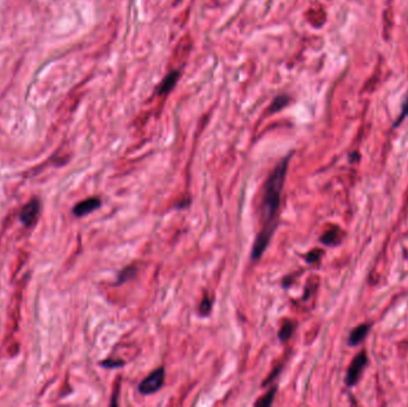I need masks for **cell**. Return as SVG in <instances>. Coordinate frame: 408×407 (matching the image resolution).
Listing matches in <instances>:
<instances>
[{
    "label": "cell",
    "instance_id": "6da1fadb",
    "mask_svg": "<svg viewBox=\"0 0 408 407\" xmlns=\"http://www.w3.org/2000/svg\"><path fill=\"white\" fill-rule=\"evenodd\" d=\"M289 159L290 155L278 163L264 184L263 199L260 203L261 230L254 241L252 253H251V258L253 260L259 259L263 256L277 227V213L280 206V195L284 186Z\"/></svg>",
    "mask_w": 408,
    "mask_h": 407
},
{
    "label": "cell",
    "instance_id": "7a4b0ae2",
    "mask_svg": "<svg viewBox=\"0 0 408 407\" xmlns=\"http://www.w3.org/2000/svg\"><path fill=\"white\" fill-rule=\"evenodd\" d=\"M368 364V355L364 350L360 351L359 353H357L354 356L353 360L350 363L348 371H346L345 376V385L348 387H353L358 384L360 380V375H362L363 370L367 367Z\"/></svg>",
    "mask_w": 408,
    "mask_h": 407
},
{
    "label": "cell",
    "instance_id": "3957f363",
    "mask_svg": "<svg viewBox=\"0 0 408 407\" xmlns=\"http://www.w3.org/2000/svg\"><path fill=\"white\" fill-rule=\"evenodd\" d=\"M164 381H165V369L163 367L155 369L154 371L150 372L147 377H145L141 382H140L139 392L142 395H150L153 393L158 392L161 387H163Z\"/></svg>",
    "mask_w": 408,
    "mask_h": 407
},
{
    "label": "cell",
    "instance_id": "277c9868",
    "mask_svg": "<svg viewBox=\"0 0 408 407\" xmlns=\"http://www.w3.org/2000/svg\"><path fill=\"white\" fill-rule=\"evenodd\" d=\"M39 213V201L37 198L31 199L28 204L23 208L20 213V221H22L26 227H30L35 223L37 215Z\"/></svg>",
    "mask_w": 408,
    "mask_h": 407
},
{
    "label": "cell",
    "instance_id": "5b68a950",
    "mask_svg": "<svg viewBox=\"0 0 408 407\" xmlns=\"http://www.w3.org/2000/svg\"><path fill=\"white\" fill-rule=\"evenodd\" d=\"M100 204H102V201L97 197L84 199V201L79 202V203L74 207L73 214L78 217L85 216V215H87V214H90V213L97 210L100 207Z\"/></svg>",
    "mask_w": 408,
    "mask_h": 407
},
{
    "label": "cell",
    "instance_id": "8992f818",
    "mask_svg": "<svg viewBox=\"0 0 408 407\" xmlns=\"http://www.w3.org/2000/svg\"><path fill=\"white\" fill-rule=\"evenodd\" d=\"M370 324H360L357 327H354L351 332H350L348 338V344L350 347H358L360 343L365 339L370 331Z\"/></svg>",
    "mask_w": 408,
    "mask_h": 407
},
{
    "label": "cell",
    "instance_id": "52a82bcc",
    "mask_svg": "<svg viewBox=\"0 0 408 407\" xmlns=\"http://www.w3.org/2000/svg\"><path fill=\"white\" fill-rule=\"evenodd\" d=\"M341 240H343V231L338 226L331 227L320 238V243L326 246H336L341 243Z\"/></svg>",
    "mask_w": 408,
    "mask_h": 407
},
{
    "label": "cell",
    "instance_id": "ba28073f",
    "mask_svg": "<svg viewBox=\"0 0 408 407\" xmlns=\"http://www.w3.org/2000/svg\"><path fill=\"white\" fill-rule=\"evenodd\" d=\"M180 73L178 71H173L171 73H168L167 76L164 78V80L160 82V85L158 86V93L159 95H165V93H168L169 91L173 90V87L176 86L177 81H178Z\"/></svg>",
    "mask_w": 408,
    "mask_h": 407
},
{
    "label": "cell",
    "instance_id": "9c48e42d",
    "mask_svg": "<svg viewBox=\"0 0 408 407\" xmlns=\"http://www.w3.org/2000/svg\"><path fill=\"white\" fill-rule=\"evenodd\" d=\"M136 272H137V269L135 265H129V267H126L123 270L120 271L117 281L115 282V284L116 286H121V284L130 281V279H132L135 276H136Z\"/></svg>",
    "mask_w": 408,
    "mask_h": 407
},
{
    "label": "cell",
    "instance_id": "30bf717a",
    "mask_svg": "<svg viewBox=\"0 0 408 407\" xmlns=\"http://www.w3.org/2000/svg\"><path fill=\"white\" fill-rule=\"evenodd\" d=\"M295 327L296 323H294L293 320H285L283 325L280 326L279 332H278V338H279L280 342H287L289 338L293 336Z\"/></svg>",
    "mask_w": 408,
    "mask_h": 407
},
{
    "label": "cell",
    "instance_id": "8fae6325",
    "mask_svg": "<svg viewBox=\"0 0 408 407\" xmlns=\"http://www.w3.org/2000/svg\"><path fill=\"white\" fill-rule=\"evenodd\" d=\"M276 392H277V387L270 388L269 392L265 393V394L261 396L258 401H257L256 406H261V407L271 406L272 403H274V398H275V394H276Z\"/></svg>",
    "mask_w": 408,
    "mask_h": 407
},
{
    "label": "cell",
    "instance_id": "7c38bea8",
    "mask_svg": "<svg viewBox=\"0 0 408 407\" xmlns=\"http://www.w3.org/2000/svg\"><path fill=\"white\" fill-rule=\"evenodd\" d=\"M289 102H290V98H289L288 96H277V97L272 100L271 104H270V111H271V113H277L280 109L287 106Z\"/></svg>",
    "mask_w": 408,
    "mask_h": 407
},
{
    "label": "cell",
    "instance_id": "4fadbf2b",
    "mask_svg": "<svg viewBox=\"0 0 408 407\" xmlns=\"http://www.w3.org/2000/svg\"><path fill=\"white\" fill-rule=\"evenodd\" d=\"M408 117V93L406 95V97L404 98V100H402V104H401V114H400L399 117H397L396 122L394 123V128H396V127L400 126V123H402L404 122V119Z\"/></svg>",
    "mask_w": 408,
    "mask_h": 407
},
{
    "label": "cell",
    "instance_id": "5bb4252c",
    "mask_svg": "<svg viewBox=\"0 0 408 407\" xmlns=\"http://www.w3.org/2000/svg\"><path fill=\"white\" fill-rule=\"evenodd\" d=\"M322 253H324V252H322V250H319V249H315V250H313V251L308 252V253H307V256H306L307 263H309V264H313V263L319 262V259L321 258Z\"/></svg>",
    "mask_w": 408,
    "mask_h": 407
},
{
    "label": "cell",
    "instance_id": "9a60e30c",
    "mask_svg": "<svg viewBox=\"0 0 408 407\" xmlns=\"http://www.w3.org/2000/svg\"><path fill=\"white\" fill-rule=\"evenodd\" d=\"M211 307H213V305H211L210 300H209V297L204 296L202 302H201V306H200V312L202 315H208L209 313H210L211 310Z\"/></svg>",
    "mask_w": 408,
    "mask_h": 407
},
{
    "label": "cell",
    "instance_id": "2e32d148",
    "mask_svg": "<svg viewBox=\"0 0 408 407\" xmlns=\"http://www.w3.org/2000/svg\"><path fill=\"white\" fill-rule=\"evenodd\" d=\"M124 364L126 363H124L123 361H116V360H111V358H109V360L103 361L102 363H100V366L105 367V368H108V369H112V368H120V367H123Z\"/></svg>",
    "mask_w": 408,
    "mask_h": 407
}]
</instances>
